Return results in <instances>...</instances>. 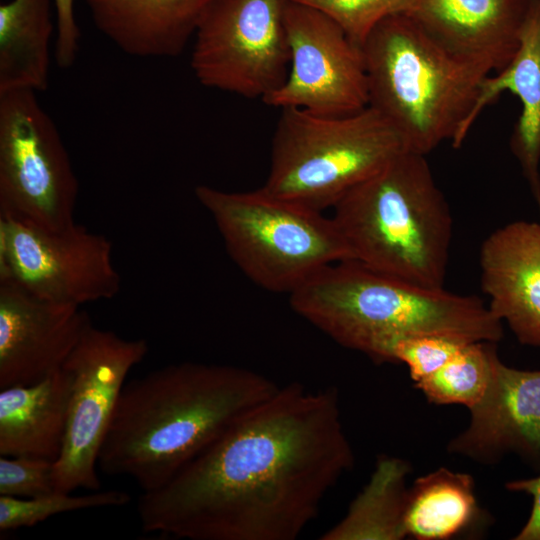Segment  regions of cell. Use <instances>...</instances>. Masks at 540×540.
I'll list each match as a JSON object with an SVG mask.
<instances>
[{
	"instance_id": "cell-10",
	"label": "cell",
	"mask_w": 540,
	"mask_h": 540,
	"mask_svg": "<svg viewBox=\"0 0 540 540\" xmlns=\"http://www.w3.org/2000/svg\"><path fill=\"white\" fill-rule=\"evenodd\" d=\"M148 353L144 339L86 328L63 367L72 375L62 451L54 462L56 491L99 490L98 455L130 370Z\"/></svg>"
},
{
	"instance_id": "cell-3",
	"label": "cell",
	"mask_w": 540,
	"mask_h": 540,
	"mask_svg": "<svg viewBox=\"0 0 540 540\" xmlns=\"http://www.w3.org/2000/svg\"><path fill=\"white\" fill-rule=\"evenodd\" d=\"M289 295L300 317L379 363L386 347L406 336L493 343L503 337V323L480 298L417 285L355 260L329 265Z\"/></svg>"
},
{
	"instance_id": "cell-14",
	"label": "cell",
	"mask_w": 540,
	"mask_h": 540,
	"mask_svg": "<svg viewBox=\"0 0 540 540\" xmlns=\"http://www.w3.org/2000/svg\"><path fill=\"white\" fill-rule=\"evenodd\" d=\"M466 428L447 444L451 454L494 464L507 453L540 460V370H520L498 357Z\"/></svg>"
},
{
	"instance_id": "cell-26",
	"label": "cell",
	"mask_w": 540,
	"mask_h": 540,
	"mask_svg": "<svg viewBox=\"0 0 540 540\" xmlns=\"http://www.w3.org/2000/svg\"><path fill=\"white\" fill-rule=\"evenodd\" d=\"M468 343L471 342L443 335L406 336L386 347L381 363H404L415 384L436 372Z\"/></svg>"
},
{
	"instance_id": "cell-23",
	"label": "cell",
	"mask_w": 540,
	"mask_h": 540,
	"mask_svg": "<svg viewBox=\"0 0 540 540\" xmlns=\"http://www.w3.org/2000/svg\"><path fill=\"white\" fill-rule=\"evenodd\" d=\"M493 342H471L436 372L415 383L435 404H460L468 409L485 394L497 352Z\"/></svg>"
},
{
	"instance_id": "cell-25",
	"label": "cell",
	"mask_w": 540,
	"mask_h": 540,
	"mask_svg": "<svg viewBox=\"0 0 540 540\" xmlns=\"http://www.w3.org/2000/svg\"><path fill=\"white\" fill-rule=\"evenodd\" d=\"M314 7L335 20L357 45L382 20L408 14L415 0H292Z\"/></svg>"
},
{
	"instance_id": "cell-19",
	"label": "cell",
	"mask_w": 540,
	"mask_h": 540,
	"mask_svg": "<svg viewBox=\"0 0 540 540\" xmlns=\"http://www.w3.org/2000/svg\"><path fill=\"white\" fill-rule=\"evenodd\" d=\"M72 375L64 367L30 385L0 391V455L55 462L62 451Z\"/></svg>"
},
{
	"instance_id": "cell-2",
	"label": "cell",
	"mask_w": 540,
	"mask_h": 540,
	"mask_svg": "<svg viewBox=\"0 0 540 540\" xmlns=\"http://www.w3.org/2000/svg\"><path fill=\"white\" fill-rule=\"evenodd\" d=\"M278 388L231 365L182 362L154 370L124 384L97 465L155 491Z\"/></svg>"
},
{
	"instance_id": "cell-16",
	"label": "cell",
	"mask_w": 540,
	"mask_h": 540,
	"mask_svg": "<svg viewBox=\"0 0 540 540\" xmlns=\"http://www.w3.org/2000/svg\"><path fill=\"white\" fill-rule=\"evenodd\" d=\"M533 0H415L406 15L452 53L489 67H506Z\"/></svg>"
},
{
	"instance_id": "cell-7",
	"label": "cell",
	"mask_w": 540,
	"mask_h": 540,
	"mask_svg": "<svg viewBox=\"0 0 540 540\" xmlns=\"http://www.w3.org/2000/svg\"><path fill=\"white\" fill-rule=\"evenodd\" d=\"M194 192L231 259L266 290L290 294L329 265L352 260L333 218L323 212L263 187L233 192L199 185Z\"/></svg>"
},
{
	"instance_id": "cell-18",
	"label": "cell",
	"mask_w": 540,
	"mask_h": 540,
	"mask_svg": "<svg viewBox=\"0 0 540 540\" xmlns=\"http://www.w3.org/2000/svg\"><path fill=\"white\" fill-rule=\"evenodd\" d=\"M97 29L124 53L168 58L182 53L215 0H82Z\"/></svg>"
},
{
	"instance_id": "cell-15",
	"label": "cell",
	"mask_w": 540,
	"mask_h": 540,
	"mask_svg": "<svg viewBox=\"0 0 540 540\" xmlns=\"http://www.w3.org/2000/svg\"><path fill=\"white\" fill-rule=\"evenodd\" d=\"M482 290L518 341L540 347V223L514 221L482 243Z\"/></svg>"
},
{
	"instance_id": "cell-6",
	"label": "cell",
	"mask_w": 540,
	"mask_h": 540,
	"mask_svg": "<svg viewBox=\"0 0 540 540\" xmlns=\"http://www.w3.org/2000/svg\"><path fill=\"white\" fill-rule=\"evenodd\" d=\"M280 110L262 187L313 210L333 208L407 150L397 129L370 106L343 116Z\"/></svg>"
},
{
	"instance_id": "cell-29",
	"label": "cell",
	"mask_w": 540,
	"mask_h": 540,
	"mask_svg": "<svg viewBox=\"0 0 540 540\" xmlns=\"http://www.w3.org/2000/svg\"><path fill=\"white\" fill-rule=\"evenodd\" d=\"M505 488L512 492H522L532 497V509L525 525L514 537L515 540H540V475L511 480Z\"/></svg>"
},
{
	"instance_id": "cell-4",
	"label": "cell",
	"mask_w": 540,
	"mask_h": 540,
	"mask_svg": "<svg viewBox=\"0 0 540 540\" xmlns=\"http://www.w3.org/2000/svg\"><path fill=\"white\" fill-rule=\"evenodd\" d=\"M425 156L404 151L344 195L332 218L352 260L417 285L443 288L453 221Z\"/></svg>"
},
{
	"instance_id": "cell-24",
	"label": "cell",
	"mask_w": 540,
	"mask_h": 540,
	"mask_svg": "<svg viewBox=\"0 0 540 540\" xmlns=\"http://www.w3.org/2000/svg\"><path fill=\"white\" fill-rule=\"evenodd\" d=\"M131 500L127 492L96 490L87 495L52 491L32 498L0 495V530L7 532L32 527L51 516L83 509L123 506Z\"/></svg>"
},
{
	"instance_id": "cell-27",
	"label": "cell",
	"mask_w": 540,
	"mask_h": 540,
	"mask_svg": "<svg viewBox=\"0 0 540 540\" xmlns=\"http://www.w3.org/2000/svg\"><path fill=\"white\" fill-rule=\"evenodd\" d=\"M54 462L32 457H0V495L32 498L54 491Z\"/></svg>"
},
{
	"instance_id": "cell-11",
	"label": "cell",
	"mask_w": 540,
	"mask_h": 540,
	"mask_svg": "<svg viewBox=\"0 0 540 540\" xmlns=\"http://www.w3.org/2000/svg\"><path fill=\"white\" fill-rule=\"evenodd\" d=\"M0 281L75 306L111 299L121 287L106 236L76 223L48 231L1 216Z\"/></svg>"
},
{
	"instance_id": "cell-13",
	"label": "cell",
	"mask_w": 540,
	"mask_h": 540,
	"mask_svg": "<svg viewBox=\"0 0 540 540\" xmlns=\"http://www.w3.org/2000/svg\"><path fill=\"white\" fill-rule=\"evenodd\" d=\"M90 324L81 306L0 281V389L34 384L62 368Z\"/></svg>"
},
{
	"instance_id": "cell-12",
	"label": "cell",
	"mask_w": 540,
	"mask_h": 540,
	"mask_svg": "<svg viewBox=\"0 0 540 540\" xmlns=\"http://www.w3.org/2000/svg\"><path fill=\"white\" fill-rule=\"evenodd\" d=\"M290 65L283 84L264 102L325 116L369 105L364 56L343 28L322 11L292 0L285 10Z\"/></svg>"
},
{
	"instance_id": "cell-17",
	"label": "cell",
	"mask_w": 540,
	"mask_h": 540,
	"mask_svg": "<svg viewBox=\"0 0 540 540\" xmlns=\"http://www.w3.org/2000/svg\"><path fill=\"white\" fill-rule=\"evenodd\" d=\"M505 91L516 95L521 102L510 147L540 211V0H533L530 5L512 60L496 76L489 75L482 82L462 128L461 145L483 109Z\"/></svg>"
},
{
	"instance_id": "cell-22",
	"label": "cell",
	"mask_w": 540,
	"mask_h": 540,
	"mask_svg": "<svg viewBox=\"0 0 540 540\" xmlns=\"http://www.w3.org/2000/svg\"><path fill=\"white\" fill-rule=\"evenodd\" d=\"M410 464L381 455L367 484L350 503L346 514L325 531L321 540H402L407 538L404 517Z\"/></svg>"
},
{
	"instance_id": "cell-28",
	"label": "cell",
	"mask_w": 540,
	"mask_h": 540,
	"mask_svg": "<svg viewBox=\"0 0 540 540\" xmlns=\"http://www.w3.org/2000/svg\"><path fill=\"white\" fill-rule=\"evenodd\" d=\"M75 0H54L56 12L55 61L62 69H69L77 59L80 30L74 15Z\"/></svg>"
},
{
	"instance_id": "cell-21",
	"label": "cell",
	"mask_w": 540,
	"mask_h": 540,
	"mask_svg": "<svg viewBox=\"0 0 540 540\" xmlns=\"http://www.w3.org/2000/svg\"><path fill=\"white\" fill-rule=\"evenodd\" d=\"M483 511L470 474L440 467L408 487L404 525L416 540H448L468 531Z\"/></svg>"
},
{
	"instance_id": "cell-1",
	"label": "cell",
	"mask_w": 540,
	"mask_h": 540,
	"mask_svg": "<svg viewBox=\"0 0 540 540\" xmlns=\"http://www.w3.org/2000/svg\"><path fill=\"white\" fill-rule=\"evenodd\" d=\"M353 465L337 390L292 382L142 492L141 528L186 540H295Z\"/></svg>"
},
{
	"instance_id": "cell-5",
	"label": "cell",
	"mask_w": 540,
	"mask_h": 540,
	"mask_svg": "<svg viewBox=\"0 0 540 540\" xmlns=\"http://www.w3.org/2000/svg\"><path fill=\"white\" fill-rule=\"evenodd\" d=\"M369 105L426 155L445 140L461 146L462 128L492 70L460 57L405 14L382 20L363 42Z\"/></svg>"
},
{
	"instance_id": "cell-20",
	"label": "cell",
	"mask_w": 540,
	"mask_h": 540,
	"mask_svg": "<svg viewBox=\"0 0 540 540\" xmlns=\"http://www.w3.org/2000/svg\"><path fill=\"white\" fill-rule=\"evenodd\" d=\"M52 4L54 0H11L0 5V93L47 89Z\"/></svg>"
},
{
	"instance_id": "cell-8",
	"label": "cell",
	"mask_w": 540,
	"mask_h": 540,
	"mask_svg": "<svg viewBox=\"0 0 540 540\" xmlns=\"http://www.w3.org/2000/svg\"><path fill=\"white\" fill-rule=\"evenodd\" d=\"M79 184L37 93H0V216L48 231L75 223Z\"/></svg>"
},
{
	"instance_id": "cell-9",
	"label": "cell",
	"mask_w": 540,
	"mask_h": 540,
	"mask_svg": "<svg viewBox=\"0 0 540 540\" xmlns=\"http://www.w3.org/2000/svg\"><path fill=\"white\" fill-rule=\"evenodd\" d=\"M289 0H215L194 34L191 69L205 87L265 100L285 81Z\"/></svg>"
}]
</instances>
